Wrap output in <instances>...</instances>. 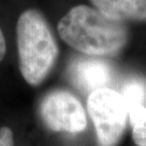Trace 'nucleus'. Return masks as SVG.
Listing matches in <instances>:
<instances>
[{"instance_id":"9","label":"nucleus","mask_w":146,"mask_h":146,"mask_svg":"<svg viewBox=\"0 0 146 146\" xmlns=\"http://www.w3.org/2000/svg\"><path fill=\"white\" fill-rule=\"evenodd\" d=\"M133 141L136 145L146 146V128L144 129H132Z\"/></svg>"},{"instance_id":"6","label":"nucleus","mask_w":146,"mask_h":146,"mask_svg":"<svg viewBox=\"0 0 146 146\" xmlns=\"http://www.w3.org/2000/svg\"><path fill=\"white\" fill-rule=\"evenodd\" d=\"M105 15L122 22H146V0H90Z\"/></svg>"},{"instance_id":"5","label":"nucleus","mask_w":146,"mask_h":146,"mask_svg":"<svg viewBox=\"0 0 146 146\" xmlns=\"http://www.w3.org/2000/svg\"><path fill=\"white\" fill-rule=\"evenodd\" d=\"M68 75L76 88L90 94L95 90L108 88L110 67L105 61L98 58L82 56L72 62Z\"/></svg>"},{"instance_id":"8","label":"nucleus","mask_w":146,"mask_h":146,"mask_svg":"<svg viewBox=\"0 0 146 146\" xmlns=\"http://www.w3.org/2000/svg\"><path fill=\"white\" fill-rule=\"evenodd\" d=\"M0 146H14L13 144V133L8 127L0 128Z\"/></svg>"},{"instance_id":"10","label":"nucleus","mask_w":146,"mask_h":146,"mask_svg":"<svg viewBox=\"0 0 146 146\" xmlns=\"http://www.w3.org/2000/svg\"><path fill=\"white\" fill-rule=\"evenodd\" d=\"M5 51H7V44H5V38L3 33L0 28V62L3 60L5 55Z\"/></svg>"},{"instance_id":"1","label":"nucleus","mask_w":146,"mask_h":146,"mask_svg":"<svg viewBox=\"0 0 146 146\" xmlns=\"http://www.w3.org/2000/svg\"><path fill=\"white\" fill-rule=\"evenodd\" d=\"M58 31L69 47L93 58L116 56L129 40V29L125 22L84 5L73 7L63 16Z\"/></svg>"},{"instance_id":"7","label":"nucleus","mask_w":146,"mask_h":146,"mask_svg":"<svg viewBox=\"0 0 146 146\" xmlns=\"http://www.w3.org/2000/svg\"><path fill=\"white\" fill-rule=\"evenodd\" d=\"M121 95L125 99L127 108H131L137 105H144L146 98L145 87L140 80L132 79L125 82Z\"/></svg>"},{"instance_id":"4","label":"nucleus","mask_w":146,"mask_h":146,"mask_svg":"<svg viewBox=\"0 0 146 146\" xmlns=\"http://www.w3.org/2000/svg\"><path fill=\"white\" fill-rule=\"evenodd\" d=\"M40 116L50 130L79 133L87 128V116L76 96L65 90H54L40 104Z\"/></svg>"},{"instance_id":"2","label":"nucleus","mask_w":146,"mask_h":146,"mask_svg":"<svg viewBox=\"0 0 146 146\" xmlns=\"http://www.w3.org/2000/svg\"><path fill=\"white\" fill-rule=\"evenodd\" d=\"M20 70L28 84L39 86L52 70L58 58V47L44 15L27 9L16 24Z\"/></svg>"},{"instance_id":"3","label":"nucleus","mask_w":146,"mask_h":146,"mask_svg":"<svg viewBox=\"0 0 146 146\" xmlns=\"http://www.w3.org/2000/svg\"><path fill=\"white\" fill-rule=\"evenodd\" d=\"M88 111L101 146H115L123 134L128 108L121 93L110 88L95 90L88 96Z\"/></svg>"}]
</instances>
